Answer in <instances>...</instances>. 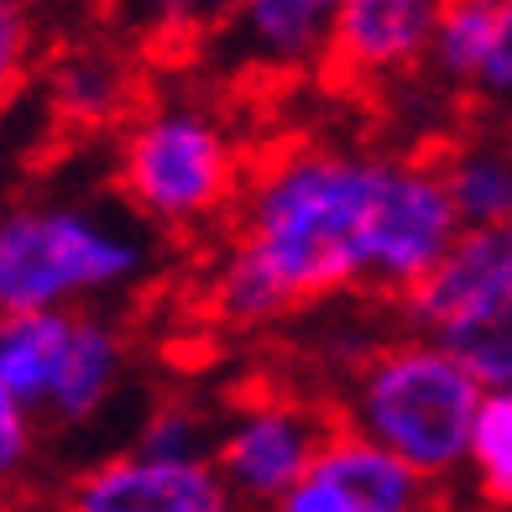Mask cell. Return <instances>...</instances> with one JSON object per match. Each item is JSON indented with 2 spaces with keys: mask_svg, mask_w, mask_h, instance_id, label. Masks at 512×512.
Returning a JSON list of instances; mask_svg holds the SVG:
<instances>
[{
  "mask_svg": "<svg viewBox=\"0 0 512 512\" xmlns=\"http://www.w3.org/2000/svg\"><path fill=\"white\" fill-rule=\"evenodd\" d=\"M377 168L382 157H356L309 136L251 152L204 309L246 330L361 288Z\"/></svg>",
  "mask_w": 512,
  "mask_h": 512,
  "instance_id": "1",
  "label": "cell"
},
{
  "mask_svg": "<svg viewBox=\"0 0 512 512\" xmlns=\"http://www.w3.org/2000/svg\"><path fill=\"white\" fill-rule=\"evenodd\" d=\"M335 408L351 434L398 455L418 476L445 481L471 455L481 387L434 340H398L351 361V392Z\"/></svg>",
  "mask_w": 512,
  "mask_h": 512,
  "instance_id": "2",
  "label": "cell"
},
{
  "mask_svg": "<svg viewBox=\"0 0 512 512\" xmlns=\"http://www.w3.org/2000/svg\"><path fill=\"white\" fill-rule=\"evenodd\" d=\"M121 194L157 225H215L236 215L246 157L230 131L199 105L152 100L136 110L115 162Z\"/></svg>",
  "mask_w": 512,
  "mask_h": 512,
  "instance_id": "3",
  "label": "cell"
},
{
  "mask_svg": "<svg viewBox=\"0 0 512 512\" xmlns=\"http://www.w3.org/2000/svg\"><path fill=\"white\" fill-rule=\"evenodd\" d=\"M142 272L121 230L68 204H27L0 215V314H58Z\"/></svg>",
  "mask_w": 512,
  "mask_h": 512,
  "instance_id": "4",
  "label": "cell"
},
{
  "mask_svg": "<svg viewBox=\"0 0 512 512\" xmlns=\"http://www.w3.org/2000/svg\"><path fill=\"white\" fill-rule=\"evenodd\" d=\"M455 199L445 189V173L434 168L429 147H413L403 157H382L377 194L366 215L361 246V288L366 298L398 309L403 298L439 267V256L455 246Z\"/></svg>",
  "mask_w": 512,
  "mask_h": 512,
  "instance_id": "5",
  "label": "cell"
},
{
  "mask_svg": "<svg viewBox=\"0 0 512 512\" xmlns=\"http://www.w3.org/2000/svg\"><path fill=\"white\" fill-rule=\"evenodd\" d=\"M335 429H345L335 398H309V392L283 387L241 392L236 424L215 445V471L230 486V497L283 502L309 476V465L330 445Z\"/></svg>",
  "mask_w": 512,
  "mask_h": 512,
  "instance_id": "6",
  "label": "cell"
},
{
  "mask_svg": "<svg viewBox=\"0 0 512 512\" xmlns=\"http://www.w3.org/2000/svg\"><path fill=\"white\" fill-rule=\"evenodd\" d=\"M439 6L418 0H356L330 16V42L319 53V84L335 95H382L418 74L434 48Z\"/></svg>",
  "mask_w": 512,
  "mask_h": 512,
  "instance_id": "7",
  "label": "cell"
},
{
  "mask_svg": "<svg viewBox=\"0 0 512 512\" xmlns=\"http://www.w3.org/2000/svg\"><path fill=\"white\" fill-rule=\"evenodd\" d=\"M63 512H236V497L209 460L115 455L68 486Z\"/></svg>",
  "mask_w": 512,
  "mask_h": 512,
  "instance_id": "8",
  "label": "cell"
},
{
  "mask_svg": "<svg viewBox=\"0 0 512 512\" xmlns=\"http://www.w3.org/2000/svg\"><path fill=\"white\" fill-rule=\"evenodd\" d=\"M48 95H53V110L63 115L68 126H84V131H100V126H115V121H136V68L110 53V48H63L48 68Z\"/></svg>",
  "mask_w": 512,
  "mask_h": 512,
  "instance_id": "9",
  "label": "cell"
},
{
  "mask_svg": "<svg viewBox=\"0 0 512 512\" xmlns=\"http://www.w3.org/2000/svg\"><path fill=\"white\" fill-rule=\"evenodd\" d=\"M74 314L79 309L6 314V324H0V392L27 413H42L53 398L68 340H74Z\"/></svg>",
  "mask_w": 512,
  "mask_h": 512,
  "instance_id": "10",
  "label": "cell"
},
{
  "mask_svg": "<svg viewBox=\"0 0 512 512\" xmlns=\"http://www.w3.org/2000/svg\"><path fill=\"white\" fill-rule=\"evenodd\" d=\"M121 371H126V335L100 314H74V340H68L58 387L42 413H53L58 424H84L105 408Z\"/></svg>",
  "mask_w": 512,
  "mask_h": 512,
  "instance_id": "11",
  "label": "cell"
},
{
  "mask_svg": "<svg viewBox=\"0 0 512 512\" xmlns=\"http://www.w3.org/2000/svg\"><path fill=\"white\" fill-rule=\"evenodd\" d=\"M434 340L476 387L512 392V267L486 293H476Z\"/></svg>",
  "mask_w": 512,
  "mask_h": 512,
  "instance_id": "12",
  "label": "cell"
},
{
  "mask_svg": "<svg viewBox=\"0 0 512 512\" xmlns=\"http://www.w3.org/2000/svg\"><path fill=\"white\" fill-rule=\"evenodd\" d=\"M330 6H309V0H267V6H246L241 27L251 37V58L262 63H319L324 42H330Z\"/></svg>",
  "mask_w": 512,
  "mask_h": 512,
  "instance_id": "13",
  "label": "cell"
},
{
  "mask_svg": "<svg viewBox=\"0 0 512 512\" xmlns=\"http://www.w3.org/2000/svg\"><path fill=\"white\" fill-rule=\"evenodd\" d=\"M497 11L502 6H439V27H434V48L429 63L439 79H455V84H476L486 53H492V37H497Z\"/></svg>",
  "mask_w": 512,
  "mask_h": 512,
  "instance_id": "14",
  "label": "cell"
},
{
  "mask_svg": "<svg viewBox=\"0 0 512 512\" xmlns=\"http://www.w3.org/2000/svg\"><path fill=\"white\" fill-rule=\"evenodd\" d=\"M471 460L481 497L492 507H512V392H492L481 398L476 429H471Z\"/></svg>",
  "mask_w": 512,
  "mask_h": 512,
  "instance_id": "15",
  "label": "cell"
},
{
  "mask_svg": "<svg viewBox=\"0 0 512 512\" xmlns=\"http://www.w3.org/2000/svg\"><path fill=\"white\" fill-rule=\"evenodd\" d=\"M471 95H476L471 121L512 126V6L497 11V37H492V53H486V63H481Z\"/></svg>",
  "mask_w": 512,
  "mask_h": 512,
  "instance_id": "16",
  "label": "cell"
},
{
  "mask_svg": "<svg viewBox=\"0 0 512 512\" xmlns=\"http://www.w3.org/2000/svg\"><path fill=\"white\" fill-rule=\"evenodd\" d=\"M199 450H204V424L183 403H162L147 418L142 445H136V455H152V460H204Z\"/></svg>",
  "mask_w": 512,
  "mask_h": 512,
  "instance_id": "17",
  "label": "cell"
},
{
  "mask_svg": "<svg viewBox=\"0 0 512 512\" xmlns=\"http://www.w3.org/2000/svg\"><path fill=\"white\" fill-rule=\"evenodd\" d=\"M32 68V21L16 6H0V110L16 100Z\"/></svg>",
  "mask_w": 512,
  "mask_h": 512,
  "instance_id": "18",
  "label": "cell"
},
{
  "mask_svg": "<svg viewBox=\"0 0 512 512\" xmlns=\"http://www.w3.org/2000/svg\"><path fill=\"white\" fill-rule=\"evenodd\" d=\"M27 460H32V413L0 392V486L16 481Z\"/></svg>",
  "mask_w": 512,
  "mask_h": 512,
  "instance_id": "19",
  "label": "cell"
},
{
  "mask_svg": "<svg viewBox=\"0 0 512 512\" xmlns=\"http://www.w3.org/2000/svg\"><path fill=\"white\" fill-rule=\"evenodd\" d=\"M0 324H6V314H0Z\"/></svg>",
  "mask_w": 512,
  "mask_h": 512,
  "instance_id": "20",
  "label": "cell"
}]
</instances>
